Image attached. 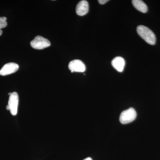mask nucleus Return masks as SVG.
<instances>
[{"mask_svg": "<svg viewBox=\"0 0 160 160\" xmlns=\"http://www.w3.org/2000/svg\"><path fill=\"white\" fill-rule=\"evenodd\" d=\"M108 1H109L108 0H99L98 2L99 3L101 4V5H104V4L107 3Z\"/></svg>", "mask_w": 160, "mask_h": 160, "instance_id": "obj_11", "label": "nucleus"}, {"mask_svg": "<svg viewBox=\"0 0 160 160\" xmlns=\"http://www.w3.org/2000/svg\"><path fill=\"white\" fill-rule=\"evenodd\" d=\"M19 97L17 92H12L9 96L8 105L6 106V109L10 110L12 115H16L18 113V106Z\"/></svg>", "mask_w": 160, "mask_h": 160, "instance_id": "obj_3", "label": "nucleus"}, {"mask_svg": "<svg viewBox=\"0 0 160 160\" xmlns=\"http://www.w3.org/2000/svg\"><path fill=\"white\" fill-rule=\"evenodd\" d=\"M11 93H12L11 92H9V93H8V94H9V95L10 96V95L11 94Z\"/></svg>", "mask_w": 160, "mask_h": 160, "instance_id": "obj_14", "label": "nucleus"}, {"mask_svg": "<svg viewBox=\"0 0 160 160\" xmlns=\"http://www.w3.org/2000/svg\"><path fill=\"white\" fill-rule=\"evenodd\" d=\"M132 5L138 10L143 13H146L148 11L147 5L141 0H132Z\"/></svg>", "mask_w": 160, "mask_h": 160, "instance_id": "obj_9", "label": "nucleus"}, {"mask_svg": "<svg viewBox=\"0 0 160 160\" xmlns=\"http://www.w3.org/2000/svg\"><path fill=\"white\" fill-rule=\"evenodd\" d=\"M89 6L88 2L85 0L80 1L77 5L76 12L79 16H82L87 14L89 12Z\"/></svg>", "mask_w": 160, "mask_h": 160, "instance_id": "obj_7", "label": "nucleus"}, {"mask_svg": "<svg viewBox=\"0 0 160 160\" xmlns=\"http://www.w3.org/2000/svg\"><path fill=\"white\" fill-rule=\"evenodd\" d=\"M137 115L136 111L134 108H129L121 113L119 118L120 122L122 124L132 122L136 118Z\"/></svg>", "mask_w": 160, "mask_h": 160, "instance_id": "obj_2", "label": "nucleus"}, {"mask_svg": "<svg viewBox=\"0 0 160 160\" xmlns=\"http://www.w3.org/2000/svg\"><path fill=\"white\" fill-rule=\"evenodd\" d=\"M112 65L117 71L122 72L125 67V60L121 57H117L112 61Z\"/></svg>", "mask_w": 160, "mask_h": 160, "instance_id": "obj_8", "label": "nucleus"}, {"mask_svg": "<svg viewBox=\"0 0 160 160\" xmlns=\"http://www.w3.org/2000/svg\"><path fill=\"white\" fill-rule=\"evenodd\" d=\"M69 68L72 72H84L86 69L85 64L80 60H74L70 62L69 64Z\"/></svg>", "mask_w": 160, "mask_h": 160, "instance_id": "obj_5", "label": "nucleus"}, {"mask_svg": "<svg viewBox=\"0 0 160 160\" xmlns=\"http://www.w3.org/2000/svg\"><path fill=\"white\" fill-rule=\"evenodd\" d=\"M139 35L146 42L151 45H154L156 42L155 35L153 32L148 27L144 26H139L137 28Z\"/></svg>", "mask_w": 160, "mask_h": 160, "instance_id": "obj_1", "label": "nucleus"}, {"mask_svg": "<svg viewBox=\"0 0 160 160\" xmlns=\"http://www.w3.org/2000/svg\"><path fill=\"white\" fill-rule=\"evenodd\" d=\"M19 69V66L16 63L10 62L7 63L3 66L0 70V75L6 76L14 73Z\"/></svg>", "mask_w": 160, "mask_h": 160, "instance_id": "obj_6", "label": "nucleus"}, {"mask_svg": "<svg viewBox=\"0 0 160 160\" xmlns=\"http://www.w3.org/2000/svg\"><path fill=\"white\" fill-rule=\"evenodd\" d=\"M30 45L33 49H42L49 47L51 44L49 40L47 39L40 36H38L31 41Z\"/></svg>", "mask_w": 160, "mask_h": 160, "instance_id": "obj_4", "label": "nucleus"}, {"mask_svg": "<svg viewBox=\"0 0 160 160\" xmlns=\"http://www.w3.org/2000/svg\"><path fill=\"white\" fill-rule=\"evenodd\" d=\"M2 32H3L2 31V29H0V36L2 34Z\"/></svg>", "mask_w": 160, "mask_h": 160, "instance_id": "obj_13", "label": "nucleus"}, {"mask_svg": "<svg viewBox=\"0 0 160 160\" xmlns=\"http://www.w3.org/2000/svg\"><path fill=\"white\" fill-rule=\"evenodd\" d=\"M83 160H92V159L91 158H86L85 159Z\"/></svg>", "mask_w": 160, "mask_h": 160, "instance_id": "obj_12", "label": "nucleus"}, {"mask_svg": "<svg viewBox=\"0 0 160 160\" xmlns=\"http://www.w3.org/2000/svg\"><path fill=\"white\" fill-rule=\"evenodd\" d=\"M7 18L5 17H0V29L6 28L7 26V22H6Z\"/></svg>", "mask_w": 160, "mask_h": 160, "instance_id": "obj_10", "label": "nucleus"}]
</instances>
